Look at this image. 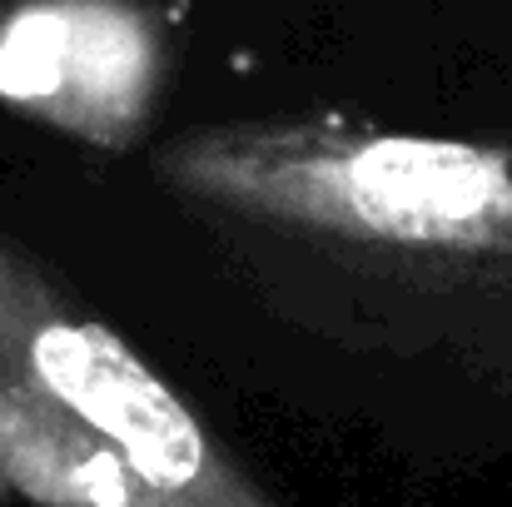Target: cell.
<instances>
[{"label":"cell","instance_id":"cell-4","mask_svg":"<svg viewBox=\"0 0 512 507\" xmlns=\"http://www.w3.org/2000/svg\"><path fill=\"white\" fill-rule=\"evenodd\" d=\"M0 483L30 507H170L120 448L0 373Z\"/></svg>","mask_w":512,"mask_h":507},{"label":"cell","instance_id":"cell-1","mask_svg":"<svg viewBox=\"0 0 512 507\" xmlns=\"http://www.w3.org/2000/svg\"><path fill=\"white\" fill-rule=\"evenodd\" d=\"M165 169L199 199L378 244H488L512 229V160L463 140L249 125L174 145Z\"/></svg>","mask_w":512,"mask_h":507},{"label":"cell","instance_id":"cell-2","mask_svg":"<svg viewBox=\"0 0 512 507\" xmlns=\"http://www.w3.org/2000/svg\"><path fill=\"white\" fill-rule=\"evenodd\" d=\"M0 373L120 448L170 507H269L125 338L65 309L10 249H0Z\"/></svg>","mask_w":512,"mask_h":507},{"label":"cell","instance_id":"cell-3","mask_svg":"<svg viewBox=\"0 0 512 507\" xmlns=\"http://www.w3.org/2000/svg\"><path fill=\"white\" fill-rule=\"evenodd\" d=\"M165 80L160 20L135 0H20L0 15V100L95 145H130Z\"/></svg>","mask_w":512,"mask_h":507}]
</instances>
